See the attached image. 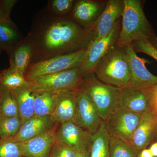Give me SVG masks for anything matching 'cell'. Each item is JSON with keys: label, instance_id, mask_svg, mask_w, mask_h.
Wrapping results in <instances>:
<instances>
[{"label": "cell", "instance_id": "6da1fadb", "mask_svg": "<svg viewBox=\"0 0 157 157\" xmlns=\"http://www.w3.org/2000/svg\"><path fill=\"white\" fill-rule=\"evenodd\" d=\"M81 26L48 9L39 12L27 36L34 48L31 64L87 48L91 41V29Z\"/></svg>", "mask_w": 157, "mask_h": 157}, {"label": "cell", "instance_id": "7a4b0ae2", "mask_svg": "<svg viewBox=\"0 0 157 157\" xmlns=\"http://www.w3.org/2000/svg\"><path fill=\"white\" fill-rule=\"evenodd\" d=\"M124 8L116 44L122 46L142 39L150 40L154 33L144 12L140 1L124 0Z\"/></svg>", "mask_w": 157, "mask_h": 157}, {"label": "cell", "instance_id": "3957f363", "mask_svg": "<svg viewBox=\"0 0 157 157\" xmlns=\"http://www.w3.org/2000/svg\"><path fill=\"white\" fill-rule=\"evenodd\" d=\"M93 72L101 81L121 88L128 85L131 70L125 46L116 44L101 59Z\"/></svg>", "mask_w": 157, "mask_h": 157}, {"label": "cell", "instance_id": "277c9868", "mask_svg": "<svg viewBox=\"0 0 157 157\" xmlns=\"http://www.w3.org/2000/svg\"><path fill=\"white\" fill-rule=\"evenodd\" d=\"M118 89L101 81L94 72L82 76L78 88L91 100L104 121L119 107Z\"/></svg>", "mask_w": 157, "mask_h": 157}, {"label": "cell", "instance_id": "5b68a950", "mask_svg": "<svg viewBox=\"0 0 157 157\" xmlns=\"http://www.w3.org/2000/svg\"><path fill=\"white\" fill-rule=\"evenodd\" d=\"M80 67L39 76L29 82L28 87L33 92H45L52 94L76 91L82 78Z\"/></svg>", "mask_w": 157, "mask_h": 157}, {"label": "cell", "instance_id": "8992f818", "mask_svg": "<svg viewBox=\"0 0 157 157\" xmlns=\"http://www.w3.org/2000/svg\"><path fill=\"white\" fill-rule=\"evenodd\" d=\"M86 49L31 64L25 73V77L29 82L39 76L80 67L84 60Z\"/></svg>", "mask_w": 157, "mask_h": 157}, {"label": "cell", "instance_id": "52a82bcc", "mask_svg": "<svg viewBox=\"0 0 157 157\" xmlns=\"http://www.w3.org/2000/svg\"><path fill=\"white\" fill-rule=\"evenodd\" d=\"M121 28L118 21L109 34L101 39L90 42L86 49L83 63L80 67L82 76L93 72L101 59L116 44Z\"/></svg>", "mask_w": 157, "mask_h": 157}, {"label": "cell", "instance_id": "ba28073f", "mask_svg": "<svg viewBox=\"0 0 157 157\" xmlns=\"http://www.w3.org/2000/svg\"><path fill=\"white\" fill-rule=\"evenodd\" d=\"M141 116L118 107L104 121L111 137L131 142Z\"/></svg>", "mask_w": 157, "mask_h": 157}, {"label": "cell", "instance_id": "9c48e42d", "mask_svg": "<svg viewBox=\"0 0 157 157\" xmlns=\"http://www.w3.org/2000/svg\"><path fill=\"white\" fill-rule=\"evenodd\" d=\"M125 50L131 70V78L127 86L145 89L157 84V76L152 74L145 66L148 61L137 56L132 43L125 45Z\"/></svg>", "mask_w": 157, "mask_h": 157}, {"label": "cell", "instance_id": "30bf717a", "mask_svg": "<svg viewBox=\"0 0 157 157\" xmlns=\"http://www.w3.org/2000/svg\"><path fill=\"white\" fill-rule=\"evenodd\" d=\"M103 121L88 96L81 90L76 93V110L73 122L90 134L97 131Z\"/></svg>", "mask_w": 157, "mask_h": 157}, {"label": "cell", "instance_id": "8fae6325", "mask_svg": "<svg viewBox=\"0 0 157 157\" xmlns=\"http://www.w3.org/2000/svg\"><path fill=\"white\" fill-rule=\"evenodd\" d=\"M124 8V0H109L107 2L91 29V42L105 36L112 30L122 17Z\"/></svg>", "mask_w": 157, "mask_h": 157}, {"label": "cell", "instance_id": "7c38bea8", "mask_svg": "<svg viewBox=\"0 0 157 157\" xmlns=\"http://www.w3.org/2000/svg\"><path fill=\"white\" fill-rule=\"evenodd\" d=\"M90 134L74 122H67L57 128L56 141L72 147L78 152L88 151Z\"/></svg>", "mask_w": 157, "mask_h": 157}, {"label": "cell", "instance_id": "4fadbf2b", "mask_svg": "<svg viewBox=\"0 0 157 157\" xmlns=\"http://www.w3.org/2000/svg\"><path fill=\"white\" fill-rule=\"evenodd\" d=\"M118 106L142 115L149 108L146 89L136 88L128 86L119 88Z\"/></svg>", "mask_w": 157, "mask_h": 157}, {"label": "cell", "instance_id": "5bb4252c", "mask_svg": "<svg viewBox=\"0 0 157 157\" xmlns=\"http://www.w3.org/2000/svg\"><path fill=\"white\" fill-rule=\"evenodd\" d=\"M157 124V115L148 108L141 116L131 140L133 146L139 153L152 144Z\"/></svg>", "mask_w": 157, "mask_h": 157}, {"label": "cell", "instance_id": "9a60e30c", "mask_svg": "<svg viewBox=\"0 0 157 157\" xmlns=\"http://www.w3.org/2000/svg\"><path fill=\"white\" fill-rule=\"evenodd\" d=\"M58 124L49 131L21 142L23 157H49L52 148L56 141Z\"/></svg>", "mask_w": 157, "mask_h": 157}, {"label": "cell", "instance_id": "2e32d148", "mask_svg": "<svg viewBox=\"0 0 157 157\" xmlns=\"http://www.w3.org/2000/svg\"><path fill=\"white\" fill-rule=\"evenodd\" d=\"M58 124L51 116H34L23 123L17 135L12 138L18 142H25L53 128Z\"/></svg>", "mask_w": 157, "mask_h": 157}, {"label": "cell", "instance_id": "e0dca14e", "mask_svg": "<svg viewBox=\"0 0 157 157\" xmlns=\"http://www.w3.org/2000/svg\"><path fill=\"white\" fill-rule=\"evenodd\" d=\"M76 91L53 94L56 105L51 117L57 123L73 122L76 110Z\"/></svg>", "mask_w": 157, "mask_h": 157}, {"label": "cell", "instance_id": "ac0fdd59", "mask_svg": "<svg viewBox=\"0 0 157 157\" xmlns=\"http://www.w3.org/2000/svg\"><path fill=\"white\" fill-rule=\"evenodd\" d=\"M104 9L102 5L98 2L80 0L74 4L73 10V18L85 28L91 29Z\"/></svg>", "mask_w": 157, "mask_h": 157}, {"label": "cell", "instance_id": "d6986e66", "mask_svg": "<svg viewBox=\"0 0 157 157\" xmlns=\"http://www.w3.org/2000/svg\"><path fill=\"white\" fill-rule=\"evenodd\" d=\"M33 52V46L27 36L8 53L9 68L25 74L32 63Z\"/></svg>", "mask_w": 157, "mask_h": 157}, {"label": "cell", "instance_id": "ffe728a7", "mask_svg": "<svg viewBox=\"0 0 157 157\" xmlns=\"http://www.w3.org/2000/svg\"><path fill=\"white\" fill-rule=\"evenodd\" d=\"M110 137L105 121H103L97 131L90 134L89 157H109Z\"/></svg>", "mask_w": 157, "mask_h": 157}, {"label": "cell", "instance_id": "44dd1931", "mask_svg": "<svg viewBox=\"0 0 157 157\" xmlns=\"http://www.w3.org/2000/svg\"><path fill=\"white\" fill-rule=\"evenodd\" d=\"M24 39L11 18L0 19V45L3 51L8 54Z\"/></svg>", "mask_w": 157, "mask_h": 157}, {"label": "cell", "instance_id": "7402d4cb", "mask_svg": "<svg viewBox=\"0 0 157 157\" xmlns=\"http://www.w3.org/2000/svg\"><path fill=\"white\" fill-rule=\"evenodd\" d=\"M29 82L24 74L10 68L0 71V90L12 94L28 87Z\"/></svg>", "mask_w": 157, "mask_h": 157}, {"label": "cell", "instance_id": "603a6c76", "mask_svg": "<svg viewBox=\"0 0 157 157\" xmlns=\"http://www.w3.org/2000/svg\"><path fill=\"white\" fill-rule=\"evenodd\" d=\"M12 94L17 102L18 115L23 124L35 116L34 93L28 87Z\"/></svg>", "mask_w": 157, "mask_h": 157}, {"label": "cell", "instance_id": "cb8c5ba5", "mask_svg": "<svg viewBox=\"0 0 157 157\" xmlns=\"http://www.w3.org/2000/svg\"><path fill=\"white\" fill-rule=\"evenodd\" d=\"M34 93L35 116L45 117L51 115L56 105L53 94L45 92Z\"/></svg>", "mask_w": 157, "mask_h": 157}, {"label": "cell", "instance_id": "d4e9b609", "mask_svg": "<svg viewBox=\"0 0 157 157\" xmlns=\"http://www.w3.org/2000/svg\"><path fill=\"white\" fill-rule=\"evenodd\" d=\"M139 154L131 142L110 136L109 157H136Z\"/></svg>", "mask_w": 157, "mask_h": 157}, {"label": "cell", "instance_id": "484cf974", "mask_svg": "<svg viewBox=\"0 0 157 157\" xmlns=\"http://www.w3.org/2000/svg\"><path fill=\"white\" fill-rule=\"evenodd\" d=\"M0 117H19L16 100L11 92L0 90Z\"/></svg>", "mask_w": 157, "mask_h": 157}, {"label": "cell", "instance_id": "4316f807", "mask_svg": "<svg viewBox=\"0 0 157 157\" xmlns=\"http://www.w3.org/2000/svg\"><path fill=\"white\" fill-rule=\"evenodd\" d=\"M22 124L19 117H0V139L14 137L19 132Z\"/></svg>", "mask_w": 157, "mask_h": 157}, {"label": "cell", "instance_id": "83f0119b", "mask_svg": "<svg viewBox=\"0 0 157 157\" xmlns=\"http://www.w3.org/2000/svg\"><path fill=\"white\" fill-rule=\"evenodd\" d=\"M0 157H23L22 143L12 138L0 139Z\"/></svg>", "mask_w": 157, "mask_h": 157}, {"label": "cell", "instance_id": "f1b7e54d", "mask_svg": "<svg viewBox=\"0 0 157 157\" xmlns=\"http://www.w3.org/2000/svg\"><path fill=\"white\" fill-rule=\"evenodd\" d=\"M78 152L72 147L56 141L49 157H76Z\"/></svg>", "mask_w": 157, "mask_h": 157}, {"label": "cell", "instance_id": "f546056e", "mask_svg": "<svg viewBox=\"0 0 157 157\" xmlns=\"http://www.w3.org/2000/svg\"><path fill=\"white\" fill-rule=\"evenodd\" d=\"M74 2L73 0H53L51 2L48 9L53 14L63 16L72 9Z\"/></svg>", "mask_w": 157, "mask_h": 157}, {"label": "cell", "instance_id": "4dcf8cb0", "mask_svg": "<svg viewBox=\"0 0 157 157\" xmlns=\"http://www.w3.org/2000/svg\"><path fill=\"white\" fill-rule=\"evenodd\" d=\"M135 52L146 54L157 61V50L151 44L147 39H142L132 43Z\"/></svg>", "mask_w": 157, "mask_h": 157}, {"label": "cell", "instance_id": "1f68e13d", "mask_svg": "<svg viewBox=\"0 0 157 157\" xmlns=\"http://www.w3.org/2000/svg\"><path fill=\"white\" fill-rule=\"evenodd\" d=\"M148 96L149 108L157 116V84L146 88Z\"/></svg>", "mask_w": 157, "mask_h": 157}, {"label": "cell", "instance_id": "d6a6232c", "mask_svg": "<svg viewBox=\"0 0 157 157\" xmlns=\"http://www.w3.org/2000/svg\"><path fill=\"white\" fill-rule=\"evenodd\" d=\"M16 2L15 1H0V19L10 18L11 9Z\"/></svg>", "mask_w": 157, "mask_h": 157}, {"label": "cell", "instance_id": "836d02e7", "mask_svg": "<svg viewBox=\"0 0 157 157\" xmlns=\"http://www.w3.org/2000/svg\"><path fill=\"white\" fill-rule=\"evenodd\" d=\"M140 157H154L149 149L145 148L141 151L139 154Z\"/></svg>", "mask_w": 157, "mask_h": 157}, {"label": "cell", "instance_id": "e575fe53", "mask_svg": "<svg viewBox=\"0 0 157 157\" xmlns=\"http://www.w3.org/2000/svg\"><path fill=\"white\" fill-rule=\"evenodd\" d=\"M154 157H157V142L152 144L149 148Z\"/></svg>", "mask_w": 157, "mask_h": 157}, {"label": "cell", "instance_id": "d590c367", "mask_svg": "<svg viewBox=\"0 0 157 157\" xmlns=\"http://www.w3.org/2000/svg\"><path fill=\"white\" fill-rule=\"evenodd\" d=\"M151 45L157 50V36L154 37L153 38L148 40Z\"/></svg>", "mask_w": 157, "mask_h": 157}, {"label": "cell", "instance_id": "8d00e7d4", "mask_svg": "<svg viewBox=\"0 0 157 157\" xmlns=\"http://www.w3.org/2000/svg\"><path fill=\"white\" fill-rule=\"evenodd\" d=\"M76 157H89L88 151L78 152Z\"/></svg>", "mask_w": 157, "mask_h": 157}, {"label": "cell", "instance_id": "74e56055", "mask_svg": "<svg viewBox=\"0 0 157 157\" xmlns=\"http://www.w3.org/2000/svg\"><path fill=\"white\" fill-rule=\"evenodd\" d=\"M156 142H157V124L155 132L154 137L153 140L152 144Z\"/></svg>", "mask_w": 157, "mask_h": 157}, {"label": "cell", "instance_id": "f35d334b", "mask_svg": "<svg viewBox=\"0 0 157 157\" xmlns=\"http://www.w3.org/2000/svg\"><path fill=\"white\" fill-rule=\"evenodd\" d=\"M3 49L2 48V47H1V45H0V55L1 54V53H2V52Z\"/></svg>", "mask_w": 157, "mask_h": 157}, {"label": "cell", "instance_id": "ab89813d", "mask_svg": "<svg viewBox=\"0 0 157 157\" xmlns=\"http://www.w3.org/2000/svg\"><path fill=\"white\" fill-rule=\"evenodd\" d=\"M136 157H139V155H138V156H136Z\"/></svg>", "mask_w": 157, "mask_h": 157}]
</instances>
